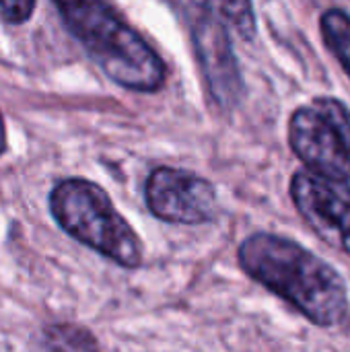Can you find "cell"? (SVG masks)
Instances as JSON below:
<instances>
[{"label":"cell","instance_id":"10","mask_svg":"<svg viewBox=\"0 0 350 352\" xmlns=\"http://www.w3.org/2000/svg\"><path fill=\"white\" fill-rule=\"evenodd\" d=\"M35 2H0V16L10 25H21L31 19Z\"/></svg>","mask_w":350,"mask_h":352},{"label":"cell","instance_id":"5","mask_svg":"<svg viewBox=\"0 0 350 352\" xmlns=\"http://www.w3.org/2000/svg\"><path fill=\"white\" fill-rule=\"evenodd\" d=\"M146 208L159 221L171 225H202L217 217V190L215 186L179 167H157L144 184Z\"/></svg>","mask_w":350,"mask_h":352},{"label":"cell","instance_id":"11","mask_svg":"<svg viewBox=\"0 0 350 352\" xmlns=\"http://www.w3.org/2000/svg\"><path fill=\"white\" fill-rule=\"evenodd\" d=\"M6 124H4V118H2V113H0V155H4L6 153Z\"/></svg>","mask_w":350,"mask_h":352},{"label":"cell","instance_id":"1","mask_svg":"<svg viewBox=\"0 0 350 352\" xmlns=\"http://www.w3.org/2000/svg\"><path fill=\"white\" fill-rule=\"evenodd\" d=\"M241 270L320 328L340 326L349 316V287L320 256L274 233H254L237 252Z\"/></svg>","mask_w":350,"mask_h":352},{"label":"cell","instance_id":"8","mask_svg":"<svg viewBox=\"0 0 350 352\" xmlns=\"http://www.w3.org/2000/svg\"><path fill=\"white\" fill-rule=\"evenodd\" d=\"M320 29L328 50L350 76V14L344 8H330L322 14Z\"/></svg>","mask_w":350,"mask_h":352},{"label":"cell","instance_id":"9","mask_svg":"<svg viewBox=\"0 0 350 352\" xmlns=\"http://www.w3.org/2000/svg\"><path fill=\"white\" fill-rule=\"evenodd\" d=\"M210 4L215 12L225 21V25H231L243 37H252L256 33V16L252 4L248 2H210Z\"/></svg>","mask_w":350,"mask_h":352},{"label":"cell","instance_id":"2","mask_svg":"<svg viewBox=\"0 0 350 352\" xmlns=\"http://www.w3.org/2000/svg\"><path fill=\"white\" fill-rule=\"evenodd\" d=\"M66 29L116 85L155 93L165 85L167 66L151 43L105 2H58Z\"/></svg>","mask_w":350,"mask_h":352},{"label":"cell","instance_id":"6","mask_svg":"<svg viewBox=\"0 0 350 352\" xmlns=\"http://www.w3.org/2000/svg\"><path fill=\"white\" fill-rule=\"evenodd\" d=\"M289 192L305 223L350 258V182L299 169L291 177Z\"/></svg>","mask_w":350,"mask_h":352},{"label":"cell","instance_id":"4","mask_svg":"<svg viewBox=\"0 0 350 352\" xmlns=\"http://www.w3.org/2000/svg\"><path fill=\"white\" fill-rule=\"evenodd\" d=\"M289 144L305 169L350 182V109L334 97H316L289 120Z\"/></svg>","mask_w":350,"mask_h":352},{"label":"cell","instance_id":"7","mask_svg":"<svg viewBox=\"0 0 350 352\" xmlns=\"http://www.w3.org/2000/svg\"><path fill=\"white\" fill-rule=\"evenodd\" d=\"M198 14L192 19V37L198 50L204 78L212 91V97L229 107L239 101L243 82L237 68V60L231 47L225 21L215 12L212 4H194Z\"/></svg>","mask_w":350,"mask_h":352},{"label":"cell","instance_id":"3","mask_svg":"<svg viewBox=\"0 0 350 352\" xmlns=\"http://www.w3.org/2000/svg\"><path fill=\"white\" fill-rule=\"evenodd\" d=\"M50 212L64 233L122 268L142 264V241L95 182L68 177L50 192Z\"/></svg>","mask_w":350,"mask_h":352}]
</instances>
